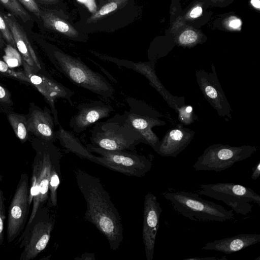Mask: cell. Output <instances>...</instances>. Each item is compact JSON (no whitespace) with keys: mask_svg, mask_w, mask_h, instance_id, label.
I'll list each match as a JSON object with an SVG mask.
<instances>
[{"mask_svg":"<svg viewBox=\"0 0 260 260\" xmlns=\"http://www.w3.org/2000/svg\"><path fill=\"white\" fill-rule=\"evenodd\" d=\"M78 187L86 204L84 217L106 237L110 248H119L123 239L121 218L99 178L76 168Z\"/></svg>","mask_w":260,"mask_h":260,"instance_id":"1","label":"cell"},{"mask_svg":"<svg viewBox=\"0 0 260 260\" xmlns=\"http://www.w3.org/2000/svg\"><path fill=\"white\" fill-rule=\"evenodd\" d=\"M32 146L36 154L32 164L29 196V203H32V206L26 226L31 222L38 210L48 201L52 166L55 159L61 155L51 142L37 138L33 142Z\"/></svg>","mask_w":260,"mask_h":260,"instance_id":"2","label":"cell"},{"mask_svg":"<svg viewBox=\"0 0 260 260\" xmlns=\"http://www.w3.org/2000/svg\"><path fill=\"white\" fill-rule=\"evenodd\" d=\"M92 145L109 150L135 151L145 141L126 120L124 114H116L104 121H97L90 131Z\"/></svg>","mask_w":260,"mask_h":260,"instance_id":"3","label":"cell"},{"mask_svg":"<svg viewBox=\"0 0 260 260\" xmlns=\"http://www.w3.org/2000/svg\"><path fill=\"white\" fill-rule=\"evenodd\" d=\"M51 58L56 68L74 84L104 98H113L114 90L112 85L80 58L58 49L52 51Z\"/></svg>","mask_w":260,"mask_h":260,"instance_id":"4","label":"cell"},{"mask_svg":"<svg viewBox=\"0 0 260 260\" xmlns=\"http://www.w3.org/2000/svg\"><path fill=\"white\" fill-rule=\"evenodd\" d=\"M165 198L174 210L193 221L223 222L234 218L233 210L201 198L198 194L185 191L166 192Z\"/></svg>","mask_w":260,"mask_h":260,"instance_id":"5","label":"cell"},{"mask_svg":"<svg viewBox=\"0 0 260 260\" xmlns=\"http://www.w3.org/2000/svg\"><path fill=\"white\" fill-rule=\"evenodd\" d=\"M48 206L38 210L31 222L18 239L16 244L23 249L20 260H32L46 247L54 226V219L49 214Z\"/></svg>","mask_w":260,"mask_h":260,"instance_id":"6","label":"cell"},{"mask_svg":"<svg viewBox=\"0 0 260 260\" xmlns=\"http://www.w3.org/2000/svg\"><path fill=\"white\" fill-rule=\"evenodd\" d=\"M199 193L223 202L237 214L246 215L252 212L253 202L260 205V196L251 188L234 183L201 184Z\"/></svg>","mask_w":260,"mask_h":260,"instance_id":"7","label":"cell"},{"mask_svg":"<svg viewBox=\"0 0 260 260\" xmlns=\"http://www.w3.org/2000/svg\"><path fill=\"white\" fill-rule=\"evenodd\" d=\"M91 153H95L96 164L131 176H145L152 167V161L144 155L127 150H109L88 144L86 146Z\"/></svg>","mask_w":260,"mask_h":260,"instance_id":"8","label":"cell"},{"mask_svg":"<svg viewBox=\"0 0 260 260\" xmlns=\"http://www.w3.org/2000/svg\"><path fill=\"white\" fill-rule=\"evenodd\" d=\"M257 150V148L255 146L212 144L205 149L192 167L197 171H224L235 163L249 158Z\"/></svg>","mask_w":260,"mask_h":260,"instance_id":"9","label":"cell"},{"mask_svg":"<svg viewBox=\"0 0 260 260\" xmlns=\"http://www.w3.org/2000/svg\"><path fill=\"white\" fill-rule=\"evenodd\" d=\"M125 101L128 106V109L123 113L126 120L141 135L145 144L153 149L159 140L152 131V128L166 124L159 119L161 114L141 100L128 97Z\"/></svg>","mask_w":260,"mask_h":260,"instance_id":"10","label":"cell"},{"mask_svg":"<svg viewBox=\"0 0 260 260\" xmlns=\"http://www.w3.org/2000/svg\"><path fill=\"white\" fill-rule=\"evenodd\" d=\"M29 196L28 176L22 173L9 208L7 237L9 243L19 237L25 229L30 206Z\"/></svg>","mask_w":260,"mask_h":260,"instance_id":"11","label":"cell"},{"mask_svg":"<svg viewBox=\"0 0 260 260\" xmlns=\"http://www.w3.org/2000/svg\"><path fill=\"white\" fill-rule=\"evenodd\" d=\"M212 72L200 69L196 72L198 85L204 98L226 121L232 119L233 110L217 78L215 68L211 65Z\"/></svg>","mask_w":260,"mask_h":260,"instance_id":"12","label":"cell"},{"mask_svg":"<svg viewBox=\"0 0 260 260\" xmlns=\"http://www.w3.org/2000/svg\"><path fill=\"white\" fill-rule=\"evenodd\" d=\"M24 74L32 83L44 96L51 108L54 117L55 125L59 124L57 111L55 107V101L58 99L66 100L73 106L72 97L74 92L46 75L37 73V71L29 66L25 62L24 63Z\"/></svg>","mask_w":260,"mask_h":260,"instance_id":"13","label":"cell"},{"mask_svg":"<svg viewBox=\"0 0 260 260\" xmlns=\"http://www.w3.org/2000/svg\"><path fill=\"white\" fill-rule=\"evenodd\" d=\"M162 210L156 197L149 192L144 202L142 237L147 260L153 258L156 237Z\"/></svg>","mask_w":260,"mask_h":260,"instance_id":"14","label":"cell"},{"mask_svg":"<svg viewBox=\"0 0 260 260\" xmlns=\"http://www.w3.org/2000/svg\"><path fill=\"white\" fill-rule=\"evenodd\" d=\"M77 112L71 117L69 125L77 134L85 131L97 121L108 117L114 111L113 108L102 101L79 104Z\"/></svg>","mask_w":260,"mask_h":260,"instance_id":"15","label":"cell"},{"mask_svg":"<svg viewBox=\"0 0 260 260\" xmlns=\"http://www.w3.org/2000/svg\"><path fill=\"white\" fill-rule=\"evenodd\" d=\"M196 132L177 124L168 130L153 150L159 155L175 157L183 151L193 139Z\"/></svg>","mask_w":260,"mask_h":260,"instance_id":"16","label":"cell"},{"mask_svg":"<svg viewBox=\"0 0 260 260\" xmlns=\"http://www.w3.org/2000/svg\"><path fill=\"white\" fill-rule=\"evenodd\" d=\"M51 111L35 108L26 119L28 129L38 139L53 143L57 139L54 120Z\"/></svg>","mask_w":260,"mask_h":260,"instance_id":"17","label":"cell"},{"mask_svg":"<svg viewBox=\"0 0 260 260\" xmlns=\"http://www.w3.org/2000/svg\"><path fill=\"white\" fill-rule=\"evenodd\" d=\"M4 17L11 30L15 45L25 62L36 71L40 70V63L22 27L10 14L4 15Z\"/></svg>","mask_w":260,"mask_h":260,"instance_id":"18","label":"cell"},{"mask_svg":"<svg viewBox=\"0 0 260 260\" xmlns=\"http://www.w3.org/2000/svg\"><path fill=\"white\" fill-rule=\"evenodd\" d=\"M260 242V234H242L233 237L208 242L201 248L231 254L246 248Z\"/></svg>","mask_w":260,"mask_h":260,"instance_id":"19","label":"cell"},{"mask_svg":"<svg viewBox=\"0 0 260 260\" xmlns=\"http://www.w3.org/2000/svg\"><path fill=\"white\" fill-rule=\"evenodd\" d=\"M56 131V139L68 151L74 153L81 158L96 163V155L90 152L80 140L71 132L64 129L60 124Z\"/></svg>","mask_w":260,"mask_h":260,"instance_id":"20","label":"cell"},{"mask_svg":"<svg viewBox=\"0 0 260 260\" xmlns=\"http://www.w3.org/2000/svg\"><path fill=\"white\" fill-rule=\"evenodd\" d=\"M44 26L70 37L78 36L77 31L69 23L51 13H41Z\"/></svg>","mask_w":260,"mask_h":260,"instance_id":"21","label":"cell"},{"mask_svg":"<svg viewBox=\"0 0 260 260\" xmlns=\"http://www.w3.org/2000/svg\"><path fill=\"white\" fill-rule=\"evenodd\" d=\"M61 157H57L54 161L51 170L49 186L48 206L55 207L57 206V192L60 184V159Z\"/></svg>","mask_w":260,"mask_h":260,"instance_id":"22","label":"cell"},{"mask_svg":"<svg viewBox=\"0 0 260 260\" xmlns=\"http://www.w3.org/2000/svg\"><path fill=\"white\" fill-rule=\"evenodd\" d=\"M8 117L17 138L22 141H26L29 132L26 118L22 115L15 113L9 114Z\"/></svg>","mask_w":260,"mask_h":260,"instance_id":"23","label":"cell"},{"mask_svg":"<svg viewBox=\"0 0 260 260\" xmlns=\"http://www.w3.org/2000/svg\"><path fill=\"white\" fill-rule=\"evenodd\" d=\"M0 3L24 22L31 19L30 15L17 0H0Z\"/></svg>","mask_w":260,"mask_h":260,"instance_id":"24","label":"cell"},{"mask_svg":"<svg viewBox=\"0 0 260 260\" xmlns=\"http://www.w3.org/2000/svg\"><path fill=\"white\" fill-rule=\"evenodd\" d=\"M5 52L3 58L9 68H15L21 66V56L13 46L10 44L7 45L5 49Z\"/></svg>","mask_w":260,"mask_h":260,"instance_id":"25","label":"cell"},{"mask_svg":"<svg viewBox=\"0 0 260 260\" xmlns=\"http://www.w3.org/2000/svg\"><path fill=\"white\" fill-rule=\"evenodd\" d=\"M127 0H113L104 5L98 11L96 12L89 19L90 21L96 20L115 11Z\"/></svg>","mask_w":260,"mask_h":260,"instance_id":"26","label":"cell"},{"mask_svg":"<svg viewBox=\"0 0 260 260\" xmlns=\"http://www.w3.org/2000/svg\"><path fill=\"white\" fill-rule=\"evenodd\" d=\"M178 113V119L183 124L188 125L194 122L196 115L192 107L185 105L180 107L177 111Z\"/></svg>","mask_w":260,"mask_h":260,"instance_id":"27","label":"cell"},{"mask_svg":"<svg viewBox=\"0 0 260 260\" xmlns=\"http://www.w3.org/2000/svg\"><path fill=\"white\" fill-rule=\"evenodd\" d=\"M2 180V176L0 173V181ZM5 198L4 193L0 189V245L4 243V222L6 219Z\"/></svg>","mask_w":260,"mask_h":260,"instance_id":"28","label":"cell"},{"mask_svg":"<svg viewBox=\"0 0 260 260\" xmlns=\"http://www.w3.org/2000/svg\"><path fill=\"white\" fill-rule=\"evenodd\" d=\"M0 31L4 39L11 45L14 47L15 43L11 30L4 17L0 12Z\"/></svg>","mask_w":260,"mask_h":260,"instance_id":"29","label":"cell"},{"mask_svg":"<svg viewBox=\"0 0 260 260\" xmlns=\"http://www.w3.org/2000/svg\"><path fill=\"white\" fill-rule=\"evenodd\" d=\"M0 73L23 81L30 82L28 78L25 76L24 74L16 72L13 70H11L9 69V67L6 64V63L1 60H0Z\"/></svg>","mask_w":260,"mask_h":260,"instance_id":"30","label":"cell"},{"mask_svg":"<svg viewBox=\"0 0 260 260\" xmlns=\"http://www.w3.org/2000/svg\"><path fill=\"white\" fill-rule=\"evenodd\" d=\"M197 35L193 30H186L182 32L179 38V42L183 45H188L195 42L197 40Z\"/></svg>","mask_w":260,"mask_h":260,"instance_id":"31","label":"cell"},{"mask_svg":"<svg viewBox=\"0 0 260 260\" xmlns=\"http://www.w3.org/2000/svg\"><path fill=\"white\" fill-rule=\"evenodd\" d=\"M30 12L33 13L37 17L40 16L41 11L35 0H18Z\"/></svg>","mask_w":260,"mask_h":260,"instance_id":"32","label":"cell"},{"mask_svg":"<svg viewBox=\"0 0 260 260\" xmlns=\"http://www.w3.org/2000/svg\"><path fill=\"white\" fill-rule=\"evenodd\" d=\"M10 95L5 88L0 85V101L8 103L10 101Z\"/></svg>","mask_w":260,"mask_h":260,"instance_id":"33","label":"cell"},{"mask_svg":"<svg viewBox=\"0 0 260 260\" xmlns=\"http://www.w3.org/2000/svg\"><path fill=\"white\" fill-rule=\"evenodd\" d=\"M184 260H227V258H226L225 256H224L221 258L216 256L205 257H195L185 258Z\"/></svg>","mask_w":260,"mask_h":260,"instance_id":"34","label":"cell"},{"mask_svg":"<svg viewBox=\"0 0 260 260\" xmlns=\"http://www.w3.org/2000/svg\"><path fill=\"white\" fill-rule=\"evenodd\" d=\"M83 3L91 12H94L96 8L94 0H78Z\"/></svg>","mask_w":260,"mask_h":260,"instance_id":"35","label":"cell"},{"mask_svg":"<svg viewBox=\"0 0 260 260\" xmlns=\"http://www.w3.org/2000/svg\"><path fill=\"white\" fill-rule=\"evenodd\" d=\"M260 176V161L252 169L251 178L253 180H256Z\"/></svg>","mask_w":260,"mask_h":260,"instance_id":"36","label":"cell"},{"mask_svg":"<svg viewBox=\"0 0 260 260\" xmlns=\"http://www.w3.org/2000/svg\"><path fill=\"white\" fill-rule=\"evenodd\" d=\"M75 259L77 260H94L95 256L93 253L85 252Z\"/></svg>","mask_w":260,"mask_h":260,"instance_id":"37","label":"cell"},{"mask_svg":"<svg viewBox=\"0 0 260 260\" xmlns=\"http://www.w3.org/2000/svg\"><path fill=\"white\" fill-rule=\"evenodd\" d=\"M202 13V9L200 7H197L194 8L190 14V15L192 18L199 17Z\"/></svg>","mask_w":260,"mask_h":260,"instance_id":"38","label":"cell"},{"mask_svg":"<svg viewBox=\"0 0 260 260\" xmlns=\"http://www.w3.org/2000/svg\"><path fill=\"white\" fill-rule=\"evenodd\" d=\"M241 25V22L239 19H235L231 21L230 25L233 28H237Z\"/></svg>","mask_w":260,"mask_h":260,"instance_id":"39","label":"cell"},{"mask_svg":"<svg viewBox=\"0 0 260 260\" xmlns=\"http://www.w3.org/2000/svg\"><path fill=\"white\" fill-rule=\"evenodd\" d=\"M251 3L255 8H259L260 7V1L259 0H251Z\"/></svg>","mask_w":260,"mask_h":260,"instance_id":"40","label":"cell"},{"mask_svg":"<svg viewBox=\"0 0 260 260\" xmlns=\"http://www.w3.org/2000/svg\"><path fill=\"white\" fill-rule=\"evenodd\" d=\"M3 36L2 35V33L0 31V47L2 48L3 46L4 45V42L2 38Z\"/></svg>","mask_w":260,"mask_h":260,"instance_id":"41","label":"cell"},{"mask_svg":"<svg viewBox=\"0 0 260 260\" xmlns=\"http://www.w3.org/2000/svg\"><path fill=\"white\" fill-rule=\"evenodd\" d=\"M47 3H55L57 2L58 0H41Z\"/></svg>","mask_w":260,"mask_h":260,"instance_id":"42","label":"cell"}]
</instances>
